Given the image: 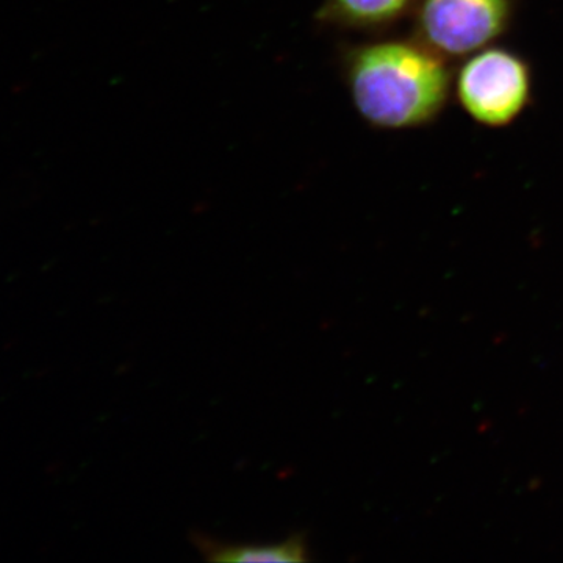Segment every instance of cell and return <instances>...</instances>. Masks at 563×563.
<instances>
[{
    "mask_svg": "<svg viewBox=\"0 0 563 563\" xmlns=\"http://www.w3.org/2000/svg\"><path fill=\"white\" fill-rule=\"evenodd\" d=\"M343 77L355 110L385 131L420 128L446 103L450 70L420 41H380L351 47Z\"/></svg>",
    "mask_w": 563,
    "mask_h": 563,
    "instance_id": "cell-1",
    "label": "cell"
},
{
    "mask_svg": "<svg viewBox=\"0 0 563 563\" xmlns=\"http://www.w3.org/2000/svg\"><path fill=\"white\" fill-rule=\"evenodd\" d=\"M463 109L479 124L503 128L517 120L531 98V73L523 58L506 49L474 54L457 76Z\"/></svg>",
    "mask_w": 563,
    "mask_h": 563,
    "instance_id": "cell-2",
    "label": "cell"
},
{
    "mask_svg": "<svg viewBox=\"0 0 563 563\" xmlns=\"http://www.w3.org/2000/svg\"><path fill=\"white\" fill-rule=\"evenodd\" d=\"M510 18V0H421L418 41L440 57H463L501 36Z\"/></svg>",
    "mask_w": 563,
    "mask_h": 563,
    "instance_id": "cell-3",
    "label": "cell"
},
{
    "mask_svg": "<svg viewBox=\"0 0 563 563\" xmlns=\"http://www.w3.org/2000/svg\"><path fill=\"white\" fill-rule=\"evenodd\" d=\"M415 0H322L317 21L343 31L377 32L390 27Z\"/></svg>",
    "mask_w": 563,
    "mask_h": 563,
    "instance_id": "cell-4",
    "label": "cell"
},
{
    "mask_svg": "<svg viewBox=\"0 0 563 563\" xmlns=\"http://www.w3.org/2000/svg\"><path fill=\"white\" fill-rule=\"evenodd\" d=\"M192 542L211 562H307L310 559L307 537L301 532L276 544H229L203 533L192 536Z\"/></svg>",
    "mask_w": 563,
    "mask_h": 563,
    "instance_id": "cell-5",
    "label": "cell"
}]
</instances>
